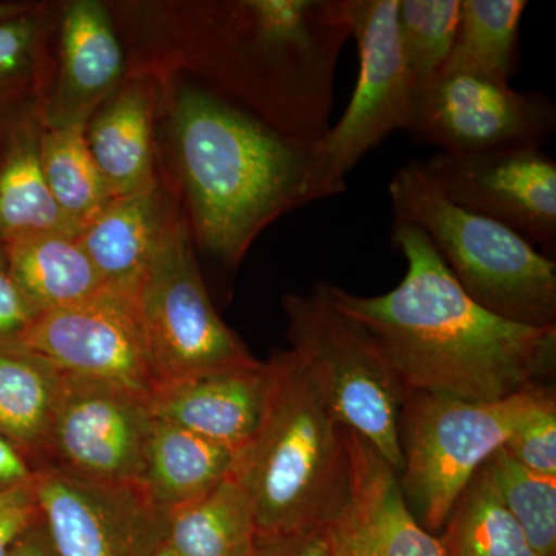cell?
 I'll return each mask as SVG.
<instances>
[{"label":"cell","mask_w":556,"mask_h":556,"mask_svg":"<svg viewBox=\"0 0 556 556\" xmlns=\"http://www.w3.org/2000/svg\"><path fill=\"white\" fill-rule=\"evenodd\" d=\"M291 350L305 362L340 427L369 442L401 473L399 422L408 390L367 329L336 305L329 283L283 299Z\"/></svg>","instance_id":"52a82bcc"},{"label":"cell","mask_w":556,"mask_h":556,"mask_svg":"<svg viewBox=\"0 0 556 556\" xmlns=\"http://www.w3.org/2000/svg\"><path fill=\"white\" fill-rule=\"evenodd\" d=\"M269 362L163 383L150 397L153 416L237 450L251 441L268 401Z\"/></svg>","instance_id":"e0dca14e"},{"label":"cell","mask_w":556,"mask_h":556,"mask_svg":"<svg viewBox=\"0 0 556 556\" xmlns=\"http://www.w3.org/2000/svg\"><path fill=\"white\" fill-rule=\"evenodd\" d=\"M527 5V0H463L455 47L444 67L473 68L504 79L515 75Z\"/></svg>","instance_id":"4316f807"},{"label":"cell","mask_w":556,"mask_h":556,"mask_svg":"<svg viewBox=\"0 0 556 556\" xmlns=\"http://www.w3.org/2000/svg\"><path fill=\"white\" fill-rule=\"evenodd\" d=\"M150 397L109 380L62 371L35 467L115 484H141L152 434Z\"/></svg>","instance_id":"8fae6325"},{"label":"cell","mask_w":556,"mask_h":556,"mask_svg":"<svg viewBox=\"0 0 556 556\" xmlns=\"http://www.w3.org/2000/svg\"><path fill=\"white\" fill-rule=\"evenodd\" d=\"M124 70L123 47L105 5L97 0L67 3L60 21L56 86L39 104L43 126L89 123L119 89Z\"/></svg>","instance_id":"2e32d148"},{"label":"cell","mask_w":556,"mask_h":556,"mask_svg":"<svg viewBox=\"0 0 556 556\" xmlns=\"http://www.w3.org/2000/svg\"><path fill=\"white\" fill-rule=\"evenodd\" d=\"M153 109L152 86L138 79L121 86L87 123L91 156L115 197L131 195L159 182Z\"/></svg>","instance_id":"ffe728a7"},{"label":"cell","mask_w":556,"mask_h":556,"mask_svg":"<svg viewBox=\"0 0 556 556\" xmlns=\"http://www.w3.org/2000/svg\"><path fill=\"white\" fill-rule=\"evenodd\" d=\"M170 139L190 232L229 268L270 223L332 197L316 144L280 134L219 94L179 91Z\"/></svg>","instance_id":"7a4b0ae2"},{"label":"cell","mask_w":556,"mask_h":556,"mask_svg":"<svg viewBox=\"0 0 556 556\" xmlns=\"http://www.w3.org/2000/svg\"><path fill=\"white\" fill-rule=\"evenodd\" d=\"M39 105L24 110L0 131V241L42 233L78 236L51 195L40 166Z\"/></svg>","instance_id":"d6986e66"},{"label":"cell","mask_w":556,"mask_h":556,"mask_svg":"<svg viewBox=\"0 0 556 556\" xmlns=\"http://www.w3.org/2000/svg\"><path fill=\"white\" fill-rule=\"evenodd\" d=\"M61 378L60 368L31 351L0 348V434L31 467L46 444Z\"/></svg>","instance_id":"cb8c5ba5"},{"label":"cell","mask_w":556,"mask_h":556,"mask_svg":"<svg viewBox=\"0 0 556 556\" xmlns=\"http://www.w3.org/2000/svg\"><path fill=\"white\" fill-rule=\"evenodd\" d=\"M208 75L249 113L305 144L327 134L340 51L351 38L348 0H243L200 13Z\"/></svg>","instance_id":"3957f363"},{"label":"cell","mask_w":556,"mask_h":556,"mask_svg":"<svg viewBox=\"0 0 556 556\" xmlns=\"http://www.w3.org/2000/svg\"><path fill=\"white\" fill-rule=\"evenodd\" d=\"M556 405L547 383L495 402L408 391L399 422L402 495L413 517L438 535L457 497L486 459L538 413Z\"/></svg>","instance_id":"8992f818"},{"label":"cell","mask_w":556,"mask_h":556,"mask_svg":"<svg viewBox=\"0 0 556 556\" xmlns=\"http://www.w3.org/2000/svg\"><path fill=\"white\" fill-rule=\"evenodd\" d=\"M87 123L43 126L40 166L51 195L79 232L98 212L115 199L86 138Z\"/></svg>","instance_id":"d4e9b609"},{"label":"cell","mask_w":556,"mask_h":556,"mask_svg":"<svg viewBox=\"0 0 556 556\" xmlns=\"http://www.w3.org/2000/svg\"><path fill=\"white\" fill-rule=\"evenodd\" d=\"M35 479L27 484L0 489V556L10 548L31 526L39 521Z\"/></svg>","instance_id":"d6a6232c"},{"label":"cell","mask_w":556,"mask_h":556,"mask_svg":"<svg viewBox=\"0 0 556 556\" xmlns=\"http://www.w3.org/2000/svg\"><path fill=\"white\" fill-rule=\"evenodd\" d=\"M439 540L445 556H538L482 467L457 497Z\"/></svg>","instance_id":"484cf974"},{"label":"cell","mask_w":556,"mask_h":556,"mask_svg":"<svg viewBox=\"0 0 556 556\" xmlns=\"http://www.w3.org/2000/svg\"><path fill=\"white\" fill-rule=\"evenodd\" d=\"M38 316L14 283L5 243L0 241V348L20 345L25 332Z\"/></svg>","instance_id":"1f68e13d"},{"label":"cell","mask_w":556,"mask_h":556,"mask_svg":"<svg viewBox=\"0 0 556 556\" xmlns=\"http://www.w3.org/2000/svg\"><path fill=\"white\" fill-rule=\"evenodd\" d=\"M47 22L33 7L0 22V127L46 97Z\"/></svg>","instance_id":"83f0119b"},{"label":"cell","mask_w":556,"mask_h":556,"mask_svg":"<svg viewBox=\"0 0 556 556\" xmlns=\"http://www.w3.org/2000/svg\"><path fill=\"white\" fill-rule=\"evenodd\" d=\"M503 448L522 467L556 477V405L522 424Z\"/></svg>","instance_id":"4dcf8cb0"},{"label":"cell","mask_w":556,"mask_h":556,"mask_svg":"<svg viewBox=\"0 0 556 556\" xmlns=\"http://www.w3.org/2000/svg\"><path fill=\"white\" fill-rule=\"evenodd\" d=\"M460 10L463 0H399V39L416 90L447 64L459 30Z\"/></svg>","instance_id":"f546056e"},{"label":"cell","mask_w":556,"mask_h":556,"mask_svg":"<svg viewBox=\"0 0 556 556\" xmlns=\"http://www.w3.org/2000/svg\"><path fill=\"white\" fill-rule=\"evenodd\" d=\"M254 508L232 477L169 510L167 546L178 556H249L257 538Z\"/></svg>","instance_id":"603a6c76"},{"label":"cell","mask_w":556,"mask_h":556,"mask_svg":"<svg viewBox=\"0 0 556 556\" xmlns=\"http://www.w3.org/2000/svg\"><path fill=\"white\" fill-rule=\"evenodd\" d=\"M5 249L11 277L38 314L90 302L108 289L78 236L42 233Z\"/></svg>","instance_id":"44dd1931"},{"label":"cell","mask_w":556,"mask_h":556,"mask_svg":"<svg viewBox=\"0 0 556 556\" xmlns=\"http://www.w3.org/2000/svg\"><path fill=\"white\" fill-rule=\"evenodd\" d=\"M33 5L25 2H0V22L13 20L30 11Z\"/></svg>","instance_id":"8d00e7d4"},{"label":"cell","mask_w":556,"mask_h":556,"mask_svg":"<svg viewBox=\"0 0 556 556\" xmlns=\"http://www.w3.org/2000/svg\"><path fill=\"white\" fill-rule=\"evenodd\" d=\"M391 240L407 260L396 288L372 298L334 285L329 292L367 329L408 391L495 402L554 376L556 327H529L482 308L416 226L394 219Z\"/></svg>","instance_id":"6da1fadb"},{"label":"cell","mask_w":556,"mask_h":556,"mask_svg":"<svg viewBox=\"0 0 556 556\" xmlns=\"http://www.w3.org/2000/svg\"><path fill=\"white\" fill-rule=\"evenodd\" d=\"M10 121H11V119H10ZM2 129H3V126H2V127H0V131H2Z\"/></svg>","instance_id":"f35d334b"},{"label":"cell","mask_w":556,"mask_h":556,"mask_svg":"<svg viewBox=\"0 0 556 556\" xmlns=\"http://www.w3.org/2000/svg\"><path fill=\"white\" fill-rule=\"evenodd\" d=\"M150 556H178V555L175 554V552L172 551V548L169 546H167V543H164L163 546H161L160 548H156V551L153 552V554Z\"/></svg>","instance_id":"74e56055"},{"label":"cell","mask_w":556,"mask_h":556,"mask_svg":"<svg viewBox=\"0 0 556 556\" xmlns=\"http://www.w3.org/2000/svg\"><path fill=\"white\" fill-rule=\"evenodd\" d=\"M131 300L159 387L260 362L211 302L188 218L177 206Z\"/></svg>","instance_id":"ba28073f"},{"label":"cell","mask_w":556,"mask_h":556,"mask_svg":"<svg viewBox=\"0 0 556 556\" xmlns=\"http://www.w3.org/2000/svg\"><path fill=\"white\" fill-rule=\"evenodd\" d=\"M350 492L328 527L334 556H445L438 535L413 517L396 470L354 431L343 428Z\"/></svg>","instance_id":"9a60e30c"},{"label":"cell","mask_w":556,"mask_h":556,"mask_svg":"<svg viewBox=\"0 0 556 556\" xmlns=\"http://www.w3.org/2000/svg\"><path fill=\"white\" fill-rule=\"evenodd\" d=\"M17 346L70 375L109 380L148 397L159 388L134 300L110 289L90 302L39 314Z\"/></svg>","instance_id":"5bb4252c"},{"label":"cell","mask_w":556,"mask_h":556,"mask_svg":"<svg viewBox=\"0 0 556 556\" xmlns=\"http://www.w3.org/2000/svg\"><path fill=\"white\" fill-rule=\"evenodd\" d=\"M236 459L237 450L155 419L141 485L160 507L170 510L229 478Z\"/></svg>","instance_id":"7402d4cb"},{"label":"cell","mask_w":556,"mask_h":556,"mask_svg":"<svg viewBox=\"0 0 556 556\" xmlns=\"http://www.w3.org/2000/svg\"><path fill=\"white\" fill-rule=\"evenodd\" d=\"M174 207L156 182L115 197L80 229L79 243L105 288L131 295L159 251Z\"/></svg>","instance_id":"ac0fdd59"},{"label":"cell","mask_w":556,"mask_h":556,"mask_svg":"<svg viewBox=\"0 0 556 556\" xmlns=\"http://www.w3.org/2000/svg\"><path fill=\"white\" fill-rule=\"evenodd\" d=\"M399 0H348V24L358 50V76L338 124L316 142L318 172L332 197L372 149L405 130L415 97L397 28Z\"/></svg>","instance_id":"30bf717a"},{"label":"cell","mask_w":556,"mask_h":556,"mask_svg":"<svg viewBox=\"0 0 556 556\" xmlns=\"http://www.w3.org/2000/svg\"><path fill=\"white\" fill-rule=\"evenodd\" d=\"M556 129V108L540 91L473 68L444 67L415 91L405 131L447 155L543 148Z\"/></svg>","instance_id":"9c48e42d"},{"label":"cell","mask_w":556,"mask_h":556,"mask_svg":"<svg viewBox=\"0 0 556 556\" xmlns=\"http://www.w3.org/2000/svg\"><path fill=\"white\" fill-rule=\"evenodd\" d=\"M482 468L536 555L555 556L556 477L522 467L504 448L493 453Z\"/></svg>","instance_id":"f1b7e54d"},{"label":"cell","mask_w":556,"mask_h":556,"mask_svg":"<svg viewBox=\"0 0 556 556\" xmlns=\"http://www.w3.org/2000/svg\"><path fill=\"white\" fill-rule=\"evenodd\" d=\"M249 556H334L328 529L257 533Z\"/></svg>","instance_id":"836d02e7"},{"label":"cell","mask_w":556,"mask_h":556,"mask_svg":"<svg viewBox=\"0 0 556 556\" xmlns=\"http://www.w3.org/2000/svg\"><path fill=\"white\" fill-rule=\"evenodd\" d=\"M457 206L515 230L556 254V163L540 148H510L447 155L424 163Z\"/></svg>","instance_id":"4fadbf2b"},{"label":"cell","mask_w":556,"mask_h":556,"mask_svg":"<svg viewBox=\"0 0 556 556\" xmlns=\"http://www.w3.org/2000/svg\"><path fill=\"white\" fill-rule=\"evenodd\" d=\"M394 219L422 230L460 288L496 316L556 327V263L501 223L457 206L409 161L390 182Z\"/></svg>","instance_id":"5b68a950"},{"label":"cell","mask_w":556,"mask_h":556,"mask_svg":"<svg viewBox=\"0 0 556 556\" xmlns=\"http://www.w3.org/2000/svg\"><path fill=\"white\" fill-rule=\"evenodd\" d=\"M35 479V470L27 457L13 442L0 434V489L27 484Z\"/></svg>","instance_id":"e575fe53"},{"label":"cell","mask_w":556,"mask_h":556,"mask_svg":"<svg viewBox=\"0 0 556 556\" xmlns=\"http://www.w3.org/2000/svg\"><path fill=\"white\" fill-rule=\"evenodd\" d=\"M268 362L265 413L230 477L247 492L258 533L328 529L350 492L343 428L295 351L278 350Z\"/></svg>","instance_id":"277c9868"},{"label":"cell","mask_w":556,"mask_h":556,"mask_svg":"<svg viewBox=\"0 0 556 556\" xmlns=\"http://www.w3.org/2000/svg\"><path fill=\"white\" fill-rule=\"evenodd\" d=\"M35 493L58 556H150L166 543L169 510L141 484L89 481L39 467Z\"/></svg>","instance_id":"7c38bea8"},{"label":"cell","mask_w":556,"mask_h":556,"mask_svg":"<svg viewBox=\"0 0 556 556\" xmlns=\"http://www.w3.org/2000/svg\"><path fill=\"white\" fill-rule=\"evenodd\" d=\"M7 556H58L42 521L36 522L14 543Z\"/></svg>","instance_id":"d590c367"}]
</instances>
